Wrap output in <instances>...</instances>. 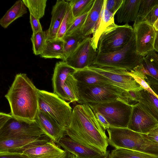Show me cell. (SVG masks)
I'll return each mask as SVG.
<instances>
[{
	"instance_id": "cell-6",
	"label": "cell",
	"mask_w": 158,
	"mask_h": 158,
	"mask_svg": "<svg viewBox=\"0 0 158 158\" xmlns=\"http://www.w3.org/2000/svg\"><path fill=\"white\" fill-rule=\"evenodd\" d=\"M38 109L48 113L65 129L69 125L72 109L68 102L54 93L38 89Z\"/></svg>"
},
{
	"instance_id": "cell-28",
	"label": "cell",
	"mask_w": 158,
	"mask_h": 158,
	"mask_svg": "<svg viewBox=\"0 0 158 158\" xmlns=\"http://www.w3.org/2000/svg\"><path fill=\"white\" fill-rule=\"evenodd\" d=\"M108 158H158L139 152L124 148H115L109 152Z\"/></svg>"
},
{
	"instance_id": "cell-14",
	"label": "cell",
	"mask_w": 158,
	"mask_h": 158,
	"mask_svg": "<svg viewBox=\"0 0 158 158\" xmlns=\"http://www.w3.org/2000/svg\"><path fill=\"white\" fill-rule=\"evenodd\" d=\"M51 139L46 135L0 141V153H23L25 150L44 144Z\"/></svg>"
},
{
	"instance_id": "cell-51",
	"label": "cell",
	"mask_w": 158,
	"mask_h": 158,
	"mask_svg": "<svg viewBox=\"0 0 158 158\" xmlns=\"http://www.w3.org/2000/svg\"><path fill=\"white\" fill-rule=\"evenodd\" d=\"M158 86V84H156Z\"/></svg>"
},
{
	"instance_id": "cell-3",
	"label": "cell",
	"mask_w": 158,
	"mask_h": 158,
	"mask_svg": "<svg viewBox=\"0 0 158 158\" xmlns=\"http://www.w3.org/2000/svg\"><path fill=\"white\" fill-rule=\"evenodd\" d=\"M106 130L109 145L115 148L133 150L158 157V144L147 134L135 132L127 128L110 127Z\"/></svg>"
},
{
	"instance_id": "cell-39",
	"label": "cell",
	"mask_w": 158,
	"mask_h": 158,
	"mask_svg": "<svg viewBox=\"0 0 158 158\" xmlns=\"http://www.w3.org/2000/svg\"><path fill=\"white\" fill-rule=\"evenodd\" d=\"M158 19V5L153 7L146 17L144 20L153 25Z\"/></svg>"
},
{
	"instance_id": "cell-49",
	"label": "cell",
	"mask_w": 158,
	"mask_h": 158,
	"mask_svg": "<svg viewBox=\"0 0 158 158\" xmlns=\"http://www.w3.org/2000/svg\"><path fill=\"white\" fill-rule=\"evenodd\" d=\"M109 153V151H107L106 152L104 155L99 157L96 158H108Z\"/></svg>"
},
{
	"instance_id": "cell-2",
	"label": "cell",
	"mask_w": 158,
	"mask_h": 158,
	"mask_svg": "<svg viewBox=\"0 0 158 158\" xmlns=\"http://www.w3.org/2000/svg\"><path fill=\"white\" fill-rule=\"evenodd\" d=\"M38 90L26 74H17L5 95L12 116L19 119L35 121L38 110Z\"/></svg>"
},
{
	"instance_id": "cell-41",
	"label": "cell",
	"mask_w": 158,
	"mask_h": 158,
	"mask_svg": "<svg viewBox=\"0 0 158 158\" xmlns=\"http://www.w3.org/2000/svg\"><path fill=\"white\" fill-rule=\"evenodd\" d=\"M30 22L33 34L43 31L40 19L31 14L30 15Z\"/></svg>"
},
{
	"instance_id": "cell-17",
	"label": "cell",
	"mask_w": 158,
	"mask_h": 158,
	"mask_svg": "<svg viewBox=\"0 0 158 158\" xmlns=\"http://www.w3.org/2000/svg\"><path fill=\"white\" fill-rule=\"evenodd\" d=\"M66 151L61 148L53 141L28 149L23 153L28 158H64Z\"/></svg>"
},
{
	"instance_id": "cell-46",
	"label": "cell",
	"mask_w": 158,
	"mask_h": 158,
	"mask_svg": "<svg viewBox=\"0 0 158 158\" xmlns=\"http://www.w3.org/2000/svg\"><path fill=\"white\" fill-rule=\"evenodd\" d=\"M156 37L154 43V50L158 52V31H156Z\"/></svg>"
},
{
	"instance_id": "cell-5",
	"label": "cell",
	"mask_w": 158,
	"mask_h": 158,
	"mask_svg": "<svg viewBox=\"0 0 158 158\" xmlns=\"http://www.w3.org/2000/svg\"><path fill=\"white\" fill-rule=\"evenodd\" d=\"M80 104H94L119 100L130 104L126 98V90L110 85H89L77 83Z\"/></svg>"
},
{
	"instance_id": "cell-22",
	"label": "cell",
	"mask_w": 158,
	"mask_h": 158,
	"mask_svg": "<svg viewBox=\"0 0 158 158\" xmlns=\"http://www.w3.org/2000/svg\"><path fill=\"white\" fill-rule=\"evenodd\" d=\"M73 75L78 82L86 85H111L100 74L88 68L77 70Z\"/></svg>"
},
{
	"instance_id": "cell-47",
	"label": "cell",
	"mask_w": 158,
	"mask_h": 158,
	"mask_svg": "<svg viewBox=\"0 0 158 158\" xmlns=\"http://www.w3.org/2000/svg\"><path fill=\"white\" fill-rule=\"evenodd\" d=\"M66 155L64 158H77L73 154L67 151Z\"/></svg>"
},
{
	"instance_id": "cell-23",
	"label": "cell",
	"mask_w": 158,
	"mask_h": 158,
	"mask_svg": "<svg viewBox=\"0 0 158 158\" xmlns=\"http://www.w3.org/2000/svg\"><path fill=\"white\" fill-rule=\"evenodd\" d=\"M103 2L104 0H95L92 7L89 12L81 29L82 34L85 37L92 34L100 17Z\"/></svg>"
},
{
	"instance_id": "cell-33",
	"label": "cell",
	"mask_w": 158,
	"mask_h": 158,
	"mask_svg": "<svg viewBox=\"0 0 158 158\" xmlns=\"http://www.w3.org/2000/svg\"><path fill=\"white\" fill-rule=\"evenodd\" d=\"M74 19L68 2L66 13L58 31L56 38L63 40Z\"/></svg>"
},
{
	"instance_id": "cell-37",
	"label": "cell",
	"mask_w": 158,
	"mask_h": 158,
	"mask_svg": "<svg viewBox=\"0 0 158 158\" xmlns=\"http://www.w3.org/2000/svg\"><path fill=\"white\" fill-rule=\"evenodd\" d=\"M89 12L75 18L65 35H69L74 32L81 30Z\"/></svg>"
},
{
	"instance_id": "cell-32",
	"label": "cell",
	"mask_w": 158,
	"mask_h": 158,
	"mask_svg": "<svg viewBox=\"0 0 158 158\" xmlns=\"http://www.w3.org/2000/svg\"><path fill=\"white\" fill-rule=\"evenodd\" d=\"M31 40L32 44L33 53L35 55H40L47 41L46 31L32 33Z\"/></svg>"
},
{
	"instance_id": "cell-26",
	"label": "cell",
	"mask_w": 158,
	"mask_h": 158,
	"mask_svg": "<svg viewBox=\"0 0 158 158\" xmlns=\"http://www.w3.org/2000/svg\"><path fill=\"white\" fill-rule=\"evenodd\" d=\"M85 38L83 35L81 30L65 35L64 37L63 40L66 59L71 54L78 44Z\"/></svg>"
},
{
	"instance_id": "cell-36",
	"label": "cell",
	"mask_w": 158,
	"mask_h": 158,
	"mask_svg": "<svg viewBox=\"0 0 158 158\" xmlns=\"http://www.w3.org/2000/svg\"><path fill=\"white\" fill-rule=\"evenodd\" d=\"M141 64L148 72L149 75L158 81V68L146 56H144Z\"/></svg>"
},
{
	"instance_id": "cell-42",
	"label": "cell",
	"mask_w": 158,
	"mask_h": 158,
	"mask_svg": "<svg viewBox=\"0 0 158 158\" xmlns=\"http://www.w3.org/2000/svg\"><path fill=\"white\" fill-rule=\"evenodd\" d=\"M94 113L97 119L103 129L105 131L108 129L110 126L105 117L98 112Z\"/></svg>"
},
{
	"instance_id": "cell-16",
	"label": "cell",
	"mask_w": 158,
	"mask_h": 158,
	"mask_svg": "<svg viewBox=\"0 0 158 158\" xmlns=\"http://www.w3.org/2000/svg\"><path fill=\"white\" fill-rule=\"evenodd\" d=\"M57 145L74 155L77 158H96L106 153L81 144L66 135L61 139Z\"/></svg>"
},
{
	"instance_id": "cell-44",
	"label": "cell",
	"mask_w": 158,
	"mask_h": 158,
	"mask_svg": "<svg viewBox=\"0 0 158 158\" xmlns=\"http://www.w3.org/2000/svg\"><path fill=\"white\" fill-rule=\"evenodd\" d=\"M12 115L4 112L0 113V128L3 127L7 122L11 118Z\"/></svg>"
},
{
	"instance_id": "cell-45",
	"label": "cell",
	"mask_w": 158,
	"mask_h": 158,
	"mask_svg": "<svg viewBox=\"0 0 158 158\" xmlns=\"http://www.w3.org/2000/svg\"><path fill=\"white\" fill-rule=\"evenodd\" d=\"M147 135L151 140L158 144V127Z\"/></svg>"
},
{
	"instance_id": "cell-43",
	"label": "cell",
	"mask_w": 158,
	"mask_h": 158,
	"mask_svg": "<svg viewBox=\"0 0 158 158\" xmlns=\"http://www.w3.org/2000/svg\"><path fill=\"white\" fill-rule=\"evenodd\" d=\"M0 158H28L23 153H0Z\"/></svg>"
},
{
	"instance_id": "cell-19",
	"label": "cell",
	"mask_w": 158,
	"mask_h": 158,
	"mask_svg": "<svg viewBox=\"0 0 158 158\" xmlns=\"http://www.w3.org/2000/svg\"><path fill=\"white\" fill-rule=\"evenodd\" d=\"M68 4V1L58 0L53 6L50 25L46 31L47 41L56 38L58 31L66 13Z\"/></svg>"
},
{
	"instance_id": "cell-24",
	"label": "cell",
	"mask_w": 158,
	"mask_h": 158,
	"mask_svg": "<svg viewBox=\"0 0 158 158\" xmlns=\"http://www.w3.org/2000/svg\"><path fill=\"white\" fill-rule=\"evenodd\" d=\"M41 57L46 58H57L64 61L66 58L63 40L56 38L48 40L41 53Z\"/></svg>"
},
{
	"instance_id": "cell-38",
	"label": "cell",
	"mask_w": 158,
	"mask_h": 158,
	"mask_svg": "<svg viewBox=\"0 0 158 158\" xmlns=\"http://www.w3.org/2000/svg\"><path fill=\"white\" fill-rule=\"evenodd\" d=\"M123 2V0H104L106 9L114 15L120 8Z\"/></svg>"
},
{
	"instance_id": "cell-12",
	"label": "cell",
	"mask_w": 158,
	"mask_h": 158,
	"mask_svg": "<svg viewBox=\"0 0 158 158\" xmlns=\"http://www.w3.org/2000/svg\"><path fill=\"white\" fill-rule=\"evenodd\" d=\"M133 27L138 54L146 56L154 51L156 33L153 26L146 21H143L134 22Z\"/></svg>"
},
{
	"instance_id": "cell-7",
	"label": "cell",
	"mask_w": 158,
	"mask_h": 158,
	"mask_svg": "<svg viewBox=\"0 0 158 158\" xmlns=\"http://www.w3.org/2000/svg\"><path fill=\"white\" fill-rule=\"evenodd\" d=\"M133 34V27L128 24L118 25L113 23L101 35L97 52L107 53L119 50L129 42Z\"/></svg>"
},
{
	"instance_id": "cell-9",
	"label": "cell",
	"mask_w": 158,
	"mask_h": 158,
	"mask_svg": "<svg viewBox=\"0 0 158 158\" xmlns=\"http://www.w3.org/2000/svg\"><path fill=\"white\" fill-rule=\"evenodd\" d=\"M45 134L35 121L19 119L13 116L0 128V141L20 138L39 136Z\"/></svg>"
},
{
	"instance_id": "cell-4",
	"label": "cell",
	"mask_w": 158,
	"mask_h": 158,
	"mask_svg": "<svg viewBox=\"0 0 158 158\" xmlns=\"http://www.w3.org/2000/svg\"><path fill=\"white\" fill-rule=\"evenodd\" d=\"M144 56L137 53L134 33L121 49L110 53L98 52L92 65L131 71L139 65Z\"/></svg>"
},
{
	"instance_id": "cell-50",
	"label": "cell",
	"mask_w": 158,
	"mask_h": 158,
	"mask_svg": "<svg viewBox=\"0 0 158 158\" xmlns=\"http://www.w3.org/2000/svg\"><path fill=\"white\" fill-rule=\"evenodd\" d=\"M156 67L158 68V59L156 61Z\"/></svg>"
},
{
	"instance_id": "cell-29",
	"label": "cell",
	"mask_w": 158,
	"mask_h": 158,
	"mask_svg": "<svg viewBox=\"0 0 158 158\" xmlns=\"http://www.w3.org/2000/svg\"><path fill=\"white\" fill-rule=\"evenodd\" d=\"M95 0H71L69 1L72 14L75 18L88 12Z\"/></svg>"
},
{
	"instance_id": "cell-13",
	"label": "cell",
	"mask_w": 158,
	"mask_h": 158,
	"mask_svg": "<svg viewBox=\"0 0 158 158\" xmlns=\"http://www.w3.org/2000/svg\"><path fill=\"white\" fill-rule=\"evenodd\" d=\"M90 36L85 38L64 61L76 70L81 69L93 65L98 54L91 44Z\"/></svg>"
},
{
	"instance_id": "cell-21",
	"label": "cell",
	"mask_w": 158,
	"mask_h": 158,
	"mask_svg": "<svg viewBox=\"0 0 158 158\" xmlns=\"http://www.w3.org/2000/svg\"><path fill=\"white\" fill-rule=\"evenodd\" d=\"M114 15L106 9L104 0L100 17L94 28L93 36L91 37V45L95 50H97L98 42L102 34L108 27L115 23Z\"/></svg>"
},
{
	"instance_id": "cell-18",
	"label": "cell",
	"mask_w": 158,
	"mask_h": 158,
	"mask_svg": "<svg viewBox=\"0 0 158 158\" xmlns=\"http://www.w3.org/2000/svg\"><path fill=\"white\" fill-rule=\"evenodd\" d=\"M77 70L69 65L64 61L57 62L52 77L53 93L64 100L68 101L63 87L67 77Z\"/></svg>"
},
{
	"instance_id": "cell-30",
	"label": "cell",
	"mask_w": 158,
	"mask_h": 158,
	"mask_svg": "<svg viewBox=\"0 0 158 158\" xmlns=\"http://www.w3.org/2000/svg\"><path fill=\"white\" fill-rule=\"evenodd\" d=\"M140 92L142 97L139 102L143 104L158 120V99L144 89Z\"/></svg>"
},
{
	"instance_id": "cell-25",
	"label": "cell",
	"mask_w": 158,
	"mask_h": 158,
	"mask_svg": "<svg viewBox=\"0 0 158 158\" xmlns=\"http://www.w3.org/2000/svg\"><path fill=\"white\" fill-rule=\"evenodd\" d=\"M27 12V7L22 0L16 1L0 19V25L6 28L13 21Z\"/></svg>"
},
{
	"instance_id": "cell-35",
	"label": "cell",
	"mask_w": 158,
	"mask_h": 158,
	"mask_svg": "<svg viewBox=\"0 0 158 158\" xmlns=\"http://www.w3.org/2000/svg\"><path fill=\"white\" fill-rule=\"evenodd\" d=\"M128 73L143 88L152 94L158 99V95L151 88L146 81V76L138 70L134 69L133 70L128 71Z\"/></svg>"
},
{
	"instance_id": "cell-15",
	"label": "cell",
	"mask_w": 158,
	"mask_h": 158,
	"mask_svg": "<svg viewBox=\"0 0 158 158\" xmlns=\"http://www.w3.org/2000/svg\"><path fill=\"white\" fill-rule=\"evenodd\" d=\"M35 120L45 135L57 144L66 135L65 129L48 113L38 109Z\"/></svg>"
},
{
	"instance_id": "cell-40",
	"label": "cell",
	"mask_w": 158,
	"mask_h": 158,
	"mask_svg": "<svg viewBox=\"0 0 158 158\" xmlns=\"http://www.w3.org/2000/svg\"><path fill=\"white\" fill-rule=\"evenodd\" d=\"M140 91H126L124 93V96L129 102L131 101L138 102H139L142 97Z\"/></svg>"
},
{
	"instance_id": "cell-11",
	"label": "cell",
	"mask_w": 158,
	"mask_h": 158,
	"mask_svg": "<svg viewBox=\"0 0 158 158\" xmlns=\"http://www.w3.org/2000/svg\"><path fill=\"white\" fill-rule=\"evenodd\" d=\"M158 127V120L143 104L139 102L133 105L127 128L147 134Z\"/></svg>"
},
{
	"instance_id": "cell-8",
	"label": "cell",
	"mask_w": 158,
	"mask_h": 158,
	"mask_svg": "<svg viewBox=\"0 0 158 158\" xmlns=\"http://www.w3.org/2000/svg\"><path fill=\"white\" fill-rule=\"evenodd\" d=\"M94 112H99L106 118L110 127L127 128L133 105L116 100L88 105Z\"/></svg>"
},
{
	"instance_id": "cell-27",
	"label": "cell",
	"mask_w": 158,
	"mask_h": 158,
	"mask_svg": "<svg viewBox=\"0 0 158 158\" xmlns=\"http://www.w3.org/2000/svg\"><path fill=\"white\" fill-rule=\"evenodd\" d=\"M73 73L69 74L63 87L68 101L70 103L77 102L79 99L78 82L73 76Z\"/></svg>"
},
{
	"instance_id": "cell-1",
	"label": "cell",
	"mask_w": 158,
	"mask_h": 158,
	"mask_svg": "<svg viewBox=\"0 0 158 158\" xmlns=\"http://www.w3.org/2000/svg\"><path fill=\"white\" fill-rule=\"evenodd\" d=\"M65 129L66 135L74 141L104 153L107 151L109 144L105 131L88 105L74 106L69 125Z\"/></svg>"
},
{
	"instance_id": "cell-48",
	"label": "cell",
	"mask_w": 158,
	"mask_h": 158,
	"mask_svg": "<svg viewBox=\"0 0 158 158\" xmlns=\"http://www.w3.org/2000/svg\"><path fill=\"white\" fill-rule=\"evenodd\" d=\"M156 31H158V19L153 25Z\"/></svg>"
},
{
	"instance_id": "cell-31",
	"label": "cell",
	"mask_w": 158,
	"mask_h": 158,
	"mask_svg": "<svg viewBox=\"0 0 158 158\" xmlns=\"http://www.w3.org/2000/svg\"><path fill=\"white\" fill-rule=\"evenodd\" d=\"M30 14L40 19L44 15L47 0H23Z\"/></svg>"
},
{
	"instance_id": "cell-34",
	"label": "cell",
	"mask_w": 158,
	"mask_h": 158,
	"mask_svg": "<svg viewBox=\"0 0 158 158\" xmlns=\"http://www.w3.org/2000/svg\"><path fill=\"white\" fill-rule=\"evenodd\" d=\"M158 5V0H141L136 21H144L149 13L154 6Z\"/></svg>"
},
{
	"instance_id": "cell-10",
	"label": "cell",
	"mask_w": 158,
	"mask_h": 158,
	"mask_svg": "<svg viewBox=\"0 0 158 158\" xmlns=\"http://www.w3.org/2000/svg\"><path fill=\"white\" fill-rule=\"evenodd\" d=\"M102 76L112 85L126 91H140L144 89L128 73V71L107 67L93 65L87 67Z\"/></svg>"
},
{
	"instance_id": "cell-20",
	"label": "cell",
	"mask_w": 158,
	"mask_h": 158,
	"mask_svg": "<svg viewBox=\"0 0 158 158\" xmlns=\"http://www.w3.org/2000/svg\"><path fill=\"white\" fill-rule=\"evenodd\" d=\"M141 1V0H123L116 14L118 22L128 24L130 22H135L137 19Z\"/></svg>"
}]
</instances>
